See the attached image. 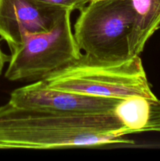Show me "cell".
<instances>
[{
	"instance_id": "8",
	"label": "cell",
	"mask_w": 160,
	"mask_h": 161,
	"mask_svg": "<svg viewBox=\"0 0 160 161\" xmlns=\"http://www.w3.org/2000/svg\"><path fill=\"white\" fill-rule=\"evenodd\" d=\"M133 21L129 37L130 56L140 55L160 28V0H131Z\"/></svg>"
},
{
	"instance_id": "10",
	"label": "cell",
	"mask_w": 160,
	"mask_h": 161,
	"mask_svg": "<svg viewBox=\"0 0 160 161\" xmlns=\"http://www.w3.org/2000/svg\"><path fill=\"white\" fill-rule=\"evenodd\" d=\"M9 57L7 56L6 54H5L4 52L2 50V49L0 48V75L3 72V69H4L5 64L7 62H9Z\"/></svg>"
},
{
	"instance_id": "11",
	"label": "cell",
	"mask_w": 160,
	"mask_h": 161,
	"mask_svg": "<svg viewBox=\"0 0 160 161\" xmlns=\"http://www.w3.org/2000/svg\"><path fill=\"white\" fill-rule=\"evenodd\" d=\"M90 1H97V0H89V2Z\"/></svg>"
},
{
	"instance_id": "2",
	"label": "cell",
	"mask_w": 160,
	"mask_h": 161,
	"mask_svg": "<svg viewBox=\"0 0 160 161\" xmlns=\"http://www.w3.org/2000/svg\"><path fill=\"white\" fill-rule=\"evenodd\" d=\"M42 80L53 89L94 97L155 96L140 55L107 61L83 53Z\"/></svg>"
},
{
	"instance_id": "5",
	"label": "cell",
	"mask_w": 160,
	"mask_h": 161,
	"mask_svg": "<svg viewBox=\"0 0 160 161\" xmlns=\"http://www.w3.org/2000/svg\"><path fill=\"white\" fill-rule=\"evenodd\" d=\"M120 100L53 89L41 80L14 90L8 102L18 108L64 114H105L113 113Z\"/></svg>"
},
{
	"instance_id": "9",
	"label": "cell",
	"mask_w": 160,
	"mask_h": 161,
	"mask_svg": "<svg viewBox=\"0 0 160 161\" xmlns=\"http://www.w3.org/2000/svg\"><path fill=\"white\" fill-rule=\"evenodd\" d=\"M42 4L50 6L67 9L73 12L74 10H80L83 9L89 0H35Z\"/></svg>"
},
{
	"instance_id": "4",
	"label": "cell",
	"mask_w": 160,
	"mask_h": 161,
	"mask_svg": "<svg viewBox=\"0 0 160 161\" xmlns=\"http://www.w3.org/2000/svg\"><path fill=\"white\" fill-rule=\"evenodd\" d=\"M72 11L65 10L46 31L28 33L10 50L5 77L9 81H38L79 58L71 21Z\"/></svg>"
},
{
	"instance_id": "7",
	"label": "cell",
	"mask_w": 160,
	"mask_h": 161,
	"mask_svg": "<svg viewBox=\"0 0 160 161\" xmlns=\"http://www.w3.org/2000/svg\"><path fill=\"white\" fill-rule=\"evenodd\" d=\"M113 113L131 135L160 133V100L156 96H133L122 99Z\"/></svg>"
},
{
	"instance_id": "6",
	"label": "cell",
	"mask_w": 160,
	"mask_h": 161,
	"mask_svg": "<svg viewBox=\"0 0 160 161\" xmlns=\"http://www.w3.org/2000/svg\"><path fill=\"white\" fill-rule=\"evenodd\" d=\"M65 10L35 0H0V37L13 50L28 33L51 29Z\"/></svg>"
},
{
	"instance_id": "1",
	"label": "cell",
	"mask_w": 160,
	"mask_h": 161,
	"mask_svg": "<svg viewBox=\"0 0 160 161\" xmlns=\"http://www.w3.org/2000/svg\"><path fill=\"white\" fill-rule=\"evenodd\" d=\"M131 135L113 113L64 114L0 106V149H57L131 145Z\"/></svg>"
},
{
	"instance_id": "3",
	"label": "cell",
	"mask_w": 160,
	"mask_h": 161,
	"mask_svg": "<svg viewBox=\"0 0 160 161\" xmlns=\"http://www.w3.org/2000/svg\"><path fill=\"white\" fill-rule=\"evenodd\" d=\"M79 11L73 33L82 52L107 61L130 57L129 37L133 21L131 0L90 1Z\"/></svg>"
}]
</instances>
